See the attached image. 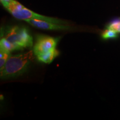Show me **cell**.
<instances>
[{
  "instance_id": "obj_8",
  "label": "cell",
  "mask_w": 120,
  "mask_h": 120,
  "mask_svg": "<svg viewBox=\"0 0 120 120\" xmlns=\"http://www.w3.org/2000/svg\"><path fill=\"white\" fill-rule=\"evenodd\" d=\"M118 34L116 31L107 28L101 34V37L103 39L107 40L109 38H116L118 37Z\"/></svg>"
},
{
  "instance_id": "obj_1",
  "label": "cell",
  "mask_w": 120,
  "mask_h": 120,
  "mask_svg": "<svg viewBox=\"0 0 120 120\" xmlns=\"http://www.w3.org/2000/svg\"><path fill=\"white\" fill-rule=\"evenodd\" d=\"M33 51L26 53L11 56L2 68L0 69L1 79H9L17 77L28 70L34 59Z\"/></svg>"
},
{
  "instance_id": "obj_5",
  "label": "cell",
  "mask_w": 120,
  "mask_h": 120,
  "mask_svg": "<svg viewBox=\"0 0 120 120\" xmlns=\"http://www.w3.org/2000/svg\"><path fill=\"white\" fill-rule=\"evenodd\" d=\"M25 21L31 26L40 29L46 30H69L71 29L70 26L64 24H58L49 22L47 21L38 19H27Z\"/></svg>"
},
{
  "instance_id": "obj_9",
  "label": "cell",
  "mask_w": 120,
  "mask_h": 120,
  "mask_svg": "<svg viewBox=\"0 0 120 120\" xmlns=\"http://www.w3.org/2000/svg\"><path fill=\"white\" fill-rule=\"evenodd\" d=\"M107 28L113 30L119 34L120 33V19L112 21L107 25Z\"/></svg>"
},
{
  "instance_id": "obj_2",
  "label": "cell",
  "mask_w": 120,
  "mask_h": 120,
  "mask_svg": "<svg viewBox=\"0 0 120 120\" xmlns=\"http://www.w3.org/2000/svg\"><path fill=\"white\" fill-rule=\"evenodd\" d=\"M1 35L10 43L14 45L18 50L30 49L33 46V38L27 28L21 26H9Z\"/></svg>"
},
{
  "instance_id": "obj_7",
  "label": "cell",
  "mask_w": 120,
  "mask_h": 120,
  "mask_svg": "<svg viewBox=\"0 0 120 120\" xmlns=\"http://www.w3.org/2000/svg\"><path fill=\"white\" fill-rule=\"evenodd\" d=\"M10 56L11 52L0 46V68L4 66Z\"/></svg>"
},
{
  "instance_id": "obj_4",
  "label": "cell",
  "mask_w": 120,
  "mask_h": 120,
  "mask_svg": "<svg viewBox=\"0 0 120 120\" xmlns=\"http://www.w3.org/2000/svg\"><path fill=\"white\" fill-rule=\"evenodd\" d=\"M58 40V38L42 34L38 35L33 49L34 55L37 57L56 49Z\"/></svg>"
},
{
  "instance_id": "obj_6",
  "label": "cell",
  "mask_w": 120,
  "mask_h": 120,
  "mask_svg": "<svg viewBox=\"0 0 120 120\" xmlns=\"http://www.w3.org/2000/svg\"><path fill=\"white\" fill-rule=\"evenodd\" d=\"M59 52L56 49L51 51L47 52V53L42 54V55H39L36 57L37 60L40 62L45 63V64H50L53 60L59 55Z\"/></svg>"
},
{
  "instance_id": "obj_3",
  "label": "cell",
  "mask_w": 120,
  "mask_h": 120,
  "mask_svg": "<svg viewBox=\"0 0 120 120\" xmlns=\"http://www.w3.org/2000/svg\"><path fill=\"white\" fill-rule=\"evenodd\" d=\"M1 2L2 3L4 7L6 8L7 11L11 13L13 17L17 19L24 21L31 19H38L58 24H64V25L66 24L65 21L61 19L37 14L28 10L15 0H12L10 2L1 1Z\"/></svg>"
},
{
  "instance_id": "obj_10",
  "label": "cell",
  "mask_w": 120,
  "mask_h": 120,
  "mask_svg": "<svg viewBox=\"0 0 120 120\" xmlns=\"http://www.w3.org/2000/svg\"><path fill=\"white\" fill-rule=\"evenodd\" d=\"M12 0H1V1H6V2H10Z\"/></svg>"
}]
</instances>
